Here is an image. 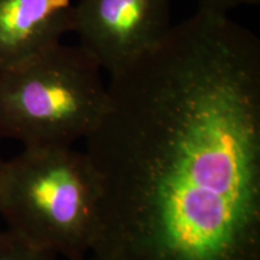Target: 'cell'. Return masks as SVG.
<instances>
[{
  "label": "cell",
  "instance_id": "obj_8",
  "mask_svg": "<svg viewBox=\"0 0 260 260\" xmlns=\"http://www.w3.org/2000/svg\"><path fill=\"white\" fill-rule=\"evenodd\" d=\"M86 260H95V259H94V258H93V256H90V258H87Z\"/></svg>",
  "mask_w": 260,
  "mask_h": 260
},
{
  "label": "cell",
  "instance_id": "obj_7",
  "mask_svg": "<svg viewBox=\"0 0 260 260\" xmlns=\"http://www.w3.org/2000/svg\"><path fill=\"white\" fill-rule=\"evenodd\" d=\"M4 162L5 160L2 158V155H0V183H2V175H3V168H4ZM2 218V217H0Z\"/></svg>",
  "mask_w": 260,
  "mask_h": 260
},
{
  "label": "cell",
  "instance_id": "obj_5",
  "mask_svg": "<svg viewBox=\"0 0 260 260\" xmlns=\"http://www.w3.org/2000/svg\"><path fill=\"white\" fill-rule=\"evenodd\" d=\"M73 27L71 0H0V71L59 45Z\"/></svg>",
  "mask_w": 260,
  "mask_h": 260
},
{
  "label": "cell",
  "instance_id": "obj_6",
  "mask_svg": "<svg viewBox=\"0 0 260 260\" xmlns=\"http://www.w3.org/2000/svg\"><path fill=\"white\" fill-rule=\"evenodd\" d=\"M0 260H58V255L6 228L0 230Z\"/></svg>",
  "mask_w": 260,
  "mask_h": 260
},
{
  "label": "cell",
  "instance_id": "obj_2",
  "mask_svg": "<svg viewBox=\"0 0 260 260\" xmlns=\"http://www.w3.org/2000/svg\"><path fill=\"white\" fill-rule=\"evenodd\" d=\"M100 188L86 152L23 147L5 160L0 217L8 229L68 260H86L95 242Z\"/></svg>",
  "mask_w": 260,
  "mask_h": 260
},
{
  "label": "cell",
  "instance_id": "obj_1",
  "mask_svg": "<svg viewBox=\"0 0 260 260\" xmlns=\"http://www.w3.org/2000/svg\"><path fill=\"white\" fill-rule=\"evenodd\" d=\"M95 260H260V40L198 9L110 75L86 138Z\"/></svg>",
  "mask_w": 260,
  "mask_h": 260
},
{
  "label": "cell",
  "instance_id": "obj_3",
  "mask_svg": "<svg viewBox=\"0 0 260 260\" xmlns=\"http://www.w3.org/2000/svg\"><path fill=\"white\" fill-rule=\"evenodd\" d=\"M103 69L80 45L57 46L0 71V140L68 147L86 140L107 106Z\"/></svg>",
  "mask_w": 260,
  "mask_h": 260
},
{
  "label": "cell",
  "instance_id": "obj_4",
  "mask_svg": "<svg viewBox=\"0 0 260 260\" xmlns=\"http://www.w3.org/2000/svg\"><path fill=\"white\" fill-rule=\"evenodd\" d=\"M172 27L171 0H79L73 31L110 75L159 44Z\"/></svg>",
  "mask_w": 260,
  "mask_h": 260
}]
</instances>
